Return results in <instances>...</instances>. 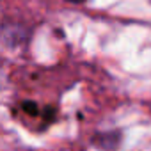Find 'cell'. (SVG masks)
<instances>
[{"instance_id": "3", "label": "cell", "mask_w": 151, "mask_h": 151, "mask_svg": "<svg viewBox=\"0 0 151 151\" xmlns=\"http://www.w3.org/2000/svg\"><path fill=\"white\" fill-rule=\"evenodd\" d=\"M66 2H69V4H84L86 0H66Z\"/></svg>"}, {"instance_id": "2", "label": "cell", "mask_w": 151, "mask_h": 151, "mask_svg": "<svg viewBox=\"0 0 151 151\" xmlns=\"http://www.w3.org/2000/svg\"><path fill=\"white\" fill-rule=\"evenodd\" d=\"M22 110L25 112V114H29V116H32V117H36V116H39V107L34 103V101H23L22 103Z\"/></svg>"}, {"instance_id": "1", "label": "cell", "mask_w": 151, "mask_h": 151, "mask_svg": "<svg viewBox=\"0 0 151 151\" xmlns=\"http://www.w3.org/2000/svg\"><path fill=\"white\" fill-rule=\"evenodd\" d=\"M27 37H29V30L22 23H6L0 27V41L6 46L11 48L22 46Z\"/></svg>"}]
</instances>
